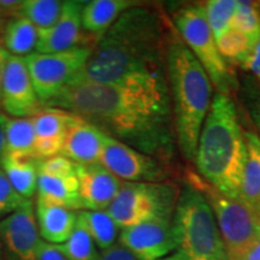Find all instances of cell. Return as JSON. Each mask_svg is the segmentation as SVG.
<instances>
[{
  "instance_id": "d590c367",
  "label": "cell",
  "mask_w": 260,
  "mask_h": 260,
  "mask_svg": "<svg viewBox=\"0 0 260 260\" xmlns=\"http://www.w3.org/2000/svg\"><path fill=\"white\" fill-rule=\"evenodd\" d=\"M10 58L9 52L5 50L4 47L0 45V99H2V84H3V77H4L6 63H8Z\"/></svg>"
},
{
  "instance_id": "83f0119b",
  "label": "cell",
  "mask_w": 260,
  "mask_h": 260,
  "mask_svg": "<svg viewBox=\"0 0 260 260\" xmlns=\"http://www.w3.org/2000/svg\"><path fill=\"white\" fill-rule=\"evenodd\" d=\"M236 4L235 0H210L204 4L207 22L216 40L232 28Z\"/></svg>"
},
{
  "instance_id": "ac0fdd59",
  "label": "cell",
  "mask_w": 260,
  "mask_h": 260,
  "mask_svg": "<svg viewBox=\"0 0 260 260\" xmlns=\"http://www.w3.org/2000/svg\"><path fill=\"white\" fill-rule=\"evenodd\" d=\"M70 112L45 106L31 117L35 130V157L42 160L59 155L63 148Z\"/></svg>"
},
{
  "instance_id": "44dd1931",
  "label": "cell",
  "mask_w": 260,
  "mask_h": 260,
  "mask_svg": "<svg viewBox=\"0 0 260 260\" xmlns=\"http://www.w3.org/2000/svg\"><path fill=\"white\" fill-rule=\"evenodd\" d=\"M247 159L242 175L240 200L260 217V136L245 132Z\"/></svg>"
},
{
  "instance_id": "f1b7e54d",
  "label": "cell",
  "mask_w": 260,
  "mask_h": 260,
  "mask_svg": "<svg viewBox=\"0 0 260 260\" xmlns=\"http://www.w3.org/2000/svg\"><path fill=\"white\" fill-rule=\"evenodd\" d=\"M68 260H99L100 253L89 234L77 223L67 242L57 245Z\"/></svg>"
},
{
  "instance_id": "484cf974",
  "label": "cell",
  "mask_w": 260,
  "mask_h": 260,
  "mask_svg": "<svg viewBox=\"0 0 260 260\" xmlns=\"http://www.w3.org/2000/svg\"><path fill=\"white\" fill-rule=\"evenodd\" d=\"M256 39L258 38L248 37L241 31L230 28L225 34L217 39L216 44L220 56L228 64L242 67Z\"/></svg>"
},
{
  "instance_id": "836d02e7",
  "label": "cell",
  "mask_w": 260,
  "mask_h": 260,
  "mask_svg": "<svg viewBox=\"0 0 260 260\" xmlns=\"http://www.w3.org/2000/svg\"><path fill=\"white\" fill-rule=\"evenodd\" d=\"M38 260H68V258L57 245H52L41 239L38 247Z\"/></svg>"
},
{
  "instance_id": "f35d334b",
  "label": "cell",
  "mask_w": 260,
  "mask_h": 260,
  "mask_svg": "<svg viewBox=\"0 0 260 260\" xmlns=\"http://www.w3.org/2000/svg\"><path fill=\"white\" fill-rule=\"evenodd\" d=\"M161 260H189V259H188L187 256L184 255L182 252L176 251L175 253H172V254L165 256V258L161 259Z\"/></svg>"
},
{
  "instance_id": "ffe728a7",
  "label": "cell",
  "mask_w": 260,
  "mask_h": 260,
  "mask_svg": "<svg viewBox=\"0 0 260 260\" xmlns=\"http://www.w3.org/2000/svg\"><path fill=\"white\" fill-rule=\"evenodd\" d=\"M35 216L39 234L44 241L52 245H63L77 225V211L37 199Z\"/></svg>"
},
{
  "instance_id": "d6a6232c",
  "label": "cell",
  "mask_w": 260,
  "mask_h": 260,
  "mask_svg": "<svg viewBox=\"0 0 260 260\" xmlns=\"http://www.w3.org/2000/svg\"><path fill=\"white\" fill-rule=\"evenodd\" d=\"M242 68L245 70L251 71V73L256 77V80L260 82V34L256 39L255 44L253 45L248 57L242 64Z\"/></svg>"
},
{
  "instance_id": "7bdbcfd3",
  "label": "cell",
  "mask_w": 260,
  "mask_h": 260,
  "mask_svg": "<svg viewBox=\"0 0 260 260\" xmlns=\"http://www.w3.org/2000/svg\"><path fill=\"white\" fill-rule=\"evenodd\" d=\"M255 5H256V9H258L260 12V2H255Z\"/></svg>"
},
{
  "instance_id": "8d00e7d4",
  "label": "cell",
  "mask_w": 260,
  "mask_h": 260,
  "mask_svg": "<svg viewBox=\"0 0 260 260\" xmlns=\"http://www.w3.org/2000/svg\"><path fill=\"white\" fill-rule=\"evenodd\" d=\"M241 260H260V240L243 255Z\"/></svg>"
},
{
  "instance_id": "603a6c76",
  "label": "cell",
  "mask_w": 260,
  "mask_h": 260,
  "mask_svg": "<svg viewBox=\"0 0 260 260\" xmlns=\"http://www.w3.org/2000/svg\"><path fill=\"white\" fill-rule=\"evenodd\" d=\"M5 146L3 154L17 158L35 157V130L30 118H14L4 115Z\"/></svg>"
},
{
  "instance_id": "7402d4cb",
  "label": "cell",
  "mask_w": 260,
  "mask_h": 260,
  "mask_svg": "<svg viewBox=\"0 0 260 260\" xmlns=\"http://www.w3.org/2000/svg\"><path fill=\"white\" fill-rule=\"evenodd\" d=\"M38 160L31 158H17L0 155V167L10 183L22 198L31 200L38 191Z\"/></svg>"
},
{
  "instance_id": "4316f807",
  "label": "cell",
  "mask_w": 260,
  "mask_h": 260,
  "mask_svg": "<svg viewBox=\"0 0 260 260\" xmlns=\"http://www.w3.org/2000/svg\"><path fill=\"white\" fill-rule=\"evenodd\" d=\"M63 2L59 0H23L21 16L39 30L51 28L59 18Z\"/></svg>"
},
{
  "instance_id": "3957f363",
  "label": "cell",
  "mask_w": 260,
  "mask_h": 260,
  "mask_svg": "<svg viewBox=\"0 0 260 260\" xmlns=\"http://www.w3.org/2000/svg\"><path fill=\"white\" fill-rule=\"evenodd\" d=\"M247 159L245 132L232 98L216 93L205 119L195 154V167L212 186L240 199Z\"/></svg>"
},
{
  "instance_id": "60d3db41",
  "label": "cell",
  "mask_w": 260,
  "mask_h": 260,
  "mask_svg": "<svg viewBox=\"0 0 260 260\" xmlns=\"http://www.w3.org/2000/svg\"><path fill=\"white\" fill-rule=\"evenodd\" d=\"M6 22H8V19L3 18L2 16H0V45H2V37H3V31H4Z\"/></svg>"
},
{
  "instance_id": "e0dca14e",
  "label": "cell",
  "mask_w": 260,
  "mask_h": 260,
  "mask_svg": "<svg viewBox=\"0 0 260 260\" xmlns=\"http://www.w3.org/2000/svg\"><path fill=\"white\" fill-rule=\"evenodd\" d=\"M104 136L100 130L90 123L70 113L69 124L60 155L75 164L100 162Z\"/></svg>"
},
{
  "instance_id": "ba28073f",
  "label": "cell",
  "mask_w": 260,
  "mask_h": 260,
  "mask_svg": "<svg viewBox=\"0 0 260 260\" xmlns=\"http://www.w3.org/2000/svg\"><path fill=\"white\" fill-rule=\"evenodd\" d=\"M180 191L172 181L124 182L106 212L121 230L153 219L172 218Z\"/></svg>"
},
{
  "instance_id": "cb8c5ba5",
  "label": "cell",
  "mask_w": 260,
  "mask_h": 260,
  "mask_svg": "<svg viewBox=\"0 0 260 260\" xmlns=\"http://www.w3.org/2000/svg\"><path fill=\"white\" fill-rule=\"evenodd\" d=\"M39 29L24 17L11 18L6 22L2 37V46L10 56L27 57L37 50Z\"/></svg>"
},
{
  "instance_id": "7a4b0ae2",
  "label": "cell",
  "mask_w": 260,
  "mask_h": 260,
  "mask_svg": "<svg viewBox=\"0 0 260 260\" xmlns=\"http://www.w3.org/2000/svg\"><path fill=\"white\" fill-rule=\"evenodd\" d=\"M171 25V18L153 6L129 9L94 45L80 80L169 88Z\"/></svg>"
},
{
  "instance_id": "52a82bcc",
  "label": "cell",
  "mask_w": 260,
  "mask_h": 260,
  "mask_svg": "<svg viewBox=\"0 0 260 260\" xmlns=\"http://www.w3.org/2000/svg\"><path fill=\"white\" fill-rule=\"evenodd\" d=\"M171 21L182 40L209 75L217 93L230 96L237 88L232 67L220 56L204 4H184L172 11Z\"/></svg>"
},
{
  "instance_id": "1f68e13d",
  "label": "cell",
  "mask_w": 260,
  "mask_h": 260,
  "mask_svg": "<svg viewBox=\"0 0 260 260\" xmlns=\"http://www.w3.org/2000/svg\"><path fill=\"white\" fill-rule=\"evenodd\" d=\"M99 260H138V258L119 242H116L106 251L100 252Z\"/></svg>"
},
{
  "instance_id": "5b68a950",
  "label": "cell",
  "mask_w": 260,
  "mask_h": 260,
  "mask_svg": "<svg viewBox=\"0 0 260 260\" xmlns=\"http://www.w3.org/2000/svg\"><path fill=\"white\" fill-rule=\"evenodd\" d=\"M172 225L177 251L189 260H229L209 203L186 182L178 195Z\"/></svg>"
},
{
  "instance_id": "6da1fadb",
  "label": "cell",
  "mask_w": 260,
  "mask_h": 260,
  "mask_svg": "<svg viewBox=\"0 0 260 260\" xmlns=\"http://www.w3.org/2000/svg\"><path fill=\"white\" fill-rule=\"evenodd\" d=\"M122 144L175 165L177 138L169 88L77 80L48 104Z\"/></svg>"
},
{
  "instance_id": "b9f144b4",
  "label": "cell",
  "mask_w": 260,
  "mask_h": 260,
  "mask_svg": "<svg viewBox=\"0 0 260 260\" xmlns=\"http://www.w3.org/2000/svg\"><path fill=\"white\" fill-rule=\"evenodd\" d=\"M0 260H5V256H4V249H3V243H2V240H0Z\"/></svg>"
},
{
  "instance_id": "74e56055",
  "label": "cell",
  "mask_w": 260,
  "mask_h": 260,
  "mask_svg": "<svg viewBox=\"0 0 260 260\" xmlns=\"http://www.w3.org/2000/svg\"><path fill=\"white\" fill-rule=\"evenodd\" d=\"M5 146V123H4V113L0 112V155L3 154Z\"/></svg>"
},
{
  "instance_id": "f546056e",
  "label": "cell",
  "mask_w": 260,
  "mask_h": 260,
  "mask_svg": "<svg viewBox=\"0 0 260 260\" xmlns=\"http://www.w3.org/2000/svg\"><path fill=\"white\" fill-rule=\"evenodd\" d=\"M232 28L248 37L258 38L260 34V12L255 2H237Z\"/></svg>"
},
{
  "instance_id": "5bb4252c",
  "label": "cell",
  "mask_w": 260,
  "mask_h": 260,
  "mask_svg": "<svg viewBox=\"0 0 260 260\" xmlns=\"http://www.w3.org/2000/svg\"><path fill=\"white\" fill-rule=\"evenodd\" d=\"M0 240L5 260H38L41 237L32 199L27 200L21 209L0 220Z\"/></svg>"
},
{
  "instance_id": "d6986e66",
  "label": "cell",
  "mask_w": 260,
  "mask_h": 260,
  "mask_svg": "<svg viewBox=\"0 0 260 260\" xmlns=\"http://www.w3.org/2000/svg\"><path fill=\"white\" fill-rule=\"evenodd\" d=\"M141 2L135 0H92L84 2L81 22L86 38L95 45L115 22L129 9L135 8Z\"/></svg>"
},
{
  "instance_id": "e575fe53",
  "label": "cell",
  "mask_w": 260,
  "mask_h": 260,
  "mask_svg": "<svg viewBox=\"0 0 260 260\" xmlns=\"http://www.w3.org/2000/svg\"><path fill=\"white\" fill-rule=\"evenodd\" d=\"M23 0H0V16L5 19L21 17Z\"/></svg>"
},
{
  "instance_id": "ab89813d",
  "label": "cell",
  "mask_w": 260,
  "mask_h": 260,
  "mask_svg": "<svg viewBox=\"0 0 260 260\" xmlns=\"http://www.w3.org/2000/svg\"><path fill=\"white\" fill-rule=\"evenodd\" d=\"M253 118H254V122L256 126H258V129L260 130V104H258V105H255L254 107H253Z\"/></svg>"
},
{
  "instance_id": "277c9868",
  "label": "cell",
  "mask_w": 260,
  "mask_h": 260,
  "mask_svg": "<svg viewBox=\"0 0 260 260\" xmlns=\"http://www.w3.org/2000/svg\"><path fill=\"white\" fill-rule=\"evenodd\" d=\"M168 83L178 149L186 160L194 161L201 128L213 100V86L174 23L168 47Z\"/></svg>"
},
{
  "instance_id": "30bf717a",
  "label": "cell",
  "mask_w": 260,
  "mask_h": 260,
  "mask_svg": "<svg viewBox=\"0 0 260 260\" xmlns=\"http://www.w3.org/2000/svg\"><path fill=\"white\" fill-rule=\"evenodd\" d=\"M100 162L123 182L160 183L171 181L175 165L159 160L138 149L104 136Z\"/></svg>"
},
{
  "instance_id": "2e32d148",
  "label": "cell",
  "mask_w": 260,
  "mask_h": 260,
  "mask_svg": "<svg viewBox=\"0 0 260 260\" xmlns=\"http://www.w3.org/2000/svg\"><path fill=\"white\" fill-rule=\"evenodd\" d=\"M75 171L82 210L106 211L124 183L102 162L75 164Z\"/></svg>"
},
{
  "instance_id": "9c48e42d",
  "label": "cell",
  "mask_w": 260,
  "mask_h": 260,
  "mask_svg": "<svg viewBox=\"0 0 260 260\" xmlns=\"http://www.w3.org/2000/svg\"><path fill=\"white\" fill-rule=\"evenodd\" d=\"M93 46H77L58 53L32 52L24 57L35 92L47 106L82 76Z\"/></svg>"
},
{
  "instance_id": "7c38bea8",
  "label": "cell",
  "mask_w": 260,
  "mask_h": 260,
  "mask_svg": "<svg viewBox=\"0 0 260 260\" xmlns=\"http://www.w3.org/2000/svg\"><path fill=\"white\" fill-rule=\"evenodd\" d=\"M24 58L10 56L2 84L0 110L14 118H30L44 109Z\"/></svg>"
},
{
  "instance_id": "8fae6325",
  "label": "cell",
  "mask_w": 260,
  "mask_h": 260,
  "mask_svg": "<svg viewBox=\"0 0 260 260\" xmlns=\"http://www.w3.org/2000/svg\"><path fill=\"white\" fill-rule=\"evenodd\" d=\"M37 162L38 199L74 211L82 210L75 162L60 154Z\"/></svg>"
},
{
  "instance_id": "9a60e30c",
  "label": "cell",
  "mask_w": 260,
  "mask_h": 260,
  "mask_svg": "<svg viewBox=\"0 0 260 260\" xmlns=\"http://www.w3.org/2000/svg\"><path fill=\"white\" fill-rule=\"evenodd\" d=\"M84 2H63L58 21L48 29L39 30V40L35 52L58 53L77 46H94L84 35L81 22Z\"/></svg>"
},
{
  "instance_id": "4fadbf2b",
  "label": "cell",
  "mask_w": 260,
  "mask_h": 260,
  "mask_svg": "<svg viewBox=\"0 0 260 260\" xmlns=\"http://www.w3.org/2000/svg\"><path fill=\"white\" fill-rule=\"evenodd\" d=\"M118 242L138 260H161L177 251L172 218H159L122 229Z\"/></svg>"
},
{
  "instance_id": "4dcf8cb0",
  "label": "cell",
  "mask_w": 260,
  "mask_h": 260,
  "mask_svg": "<svg viewBox=\"0 0 260 260\" xmlns=\"http://www.w3.org/2000/svg\"><path fill=\"white\" fill-rule=\"evenodd\" d=\"M25 201L27 199L22 198L16 191L4 170L0 167V220L21 209Z\"/></svg>"
},
{
  "instance_id": "d4e9b609",
  "label": "cell",
  "mask_w": 260,
  "mask_h": 260,
  "mask_svg": "<svg viewBox=\"0 0 260 260\" xmlns=\"http://www.w3.org/2000/svg\"><path fill=\"white\" fill-rule=\"evenodd\" d=\"M77 223L89 234L100 252L115 245L119 236V228L106 211H77Z\"/></svg>"
},
{
  "instance_id": "8992f818",
  "label": "cell",
  "mask_w": 260,
  "mask_h": 260,
  "mask_svg": "<svg viewBox=\"0 0 260 260\" xmlns=\"http://www.w3.org/2000/svg\"><path fill=\"white\" fill-rule=\"evenodd\" d=\"M183 181L195 188L209 203L229 260H241L260 240V217L240 199L222 193L193 168L184 169Z\"/></svg>"
}]
</instances>
